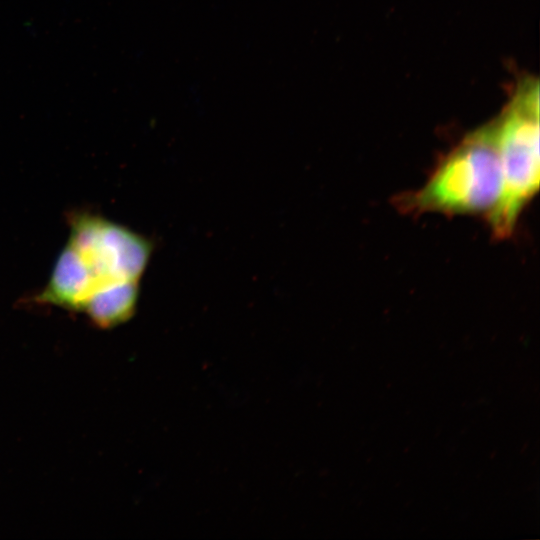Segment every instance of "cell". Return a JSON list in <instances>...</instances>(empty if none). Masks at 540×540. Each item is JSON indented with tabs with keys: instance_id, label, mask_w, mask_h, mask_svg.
Listing matches in <instances>:
<instances>
[{
	"instance_id": "2",
	"label": "cell",
	"mask_w": 540,
	"mask_h": 540,
	"mask_svg": "<svg viewBox=\"0 0 540 540\" xmlns=\"http://www.w3.org/2000/svg\"><path fill=\"white\" fill-rule=\"evenodd\" d=\"M501 166L495 120L469 133L419 189L396 197V207L420 214H488L501 192Z\"/></svg>"
},
{
	"instance_id": "3",
	"label": "cell",
	"mask_w": 540,
	"mask_h": 540,
	"mask_svg": "<svg viewBox=\"0 0 540 540\" xmlns=\"http://www.w3.org/2000/svg\"><path fill=\"white\" fill-rule=\"evenodd\" d=\"M501 166V192L487 214L492 235L509 237L524 207L539 188V86L525 79L495 119Z\"/></svg>"
},
{
	"instance_id": "1",
	"label": "cell",
	"mask_w": 540,
	"mask_h": 540,
	"mask_svg": "<svg viewBox=\"0 0 540 540\" xmlns=\"http://www.w3.org/2000/svg\"><path fill=\"white\" fill-rule=\"evenodd\" d=\"M152 246L141 235L99 216L80 213L70 219V234L52 271L60 294L76 311L95 296L139 290Z\"/></svg>"
}]
</instances>
